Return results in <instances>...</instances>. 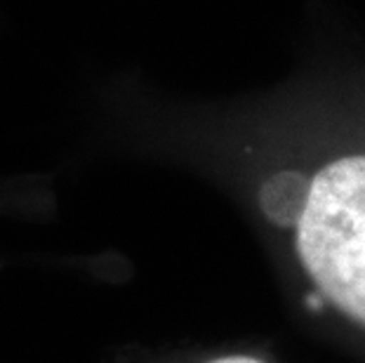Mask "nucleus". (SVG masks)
Segmentation results:
<instances>
[{
    "mask_svg": "<svg viewBox=\"0 0 365 363\" xmlns=\"http://www.w3.org/2000/svg\"><path fill=\"white\" fill-rule=\"evenodd\" d=\"M212 363H259V361L250 359V357H227V359H220V361H212Z\"/></svg>",
    "mask_w": 365,
    "mask_h": 363,
    "instance_id": "obj_2",
    "label": "nucleus"
},
{
    "mask_svg": "<svg viewBox=\"0 0 365 363\" xmlns=\"http://www.w3.org/2000/svg\"><path fill=\"white\" fill-rule=\"evenodd\" d=\"M297 248L318 288L365 323V156L339 158L312 180Z\"/></svg>",
    "mask_w": 365,
    "mask_h": 363,
    "instance_id": "obj_1",
    "label": "nucleus"
}]
</instances>
